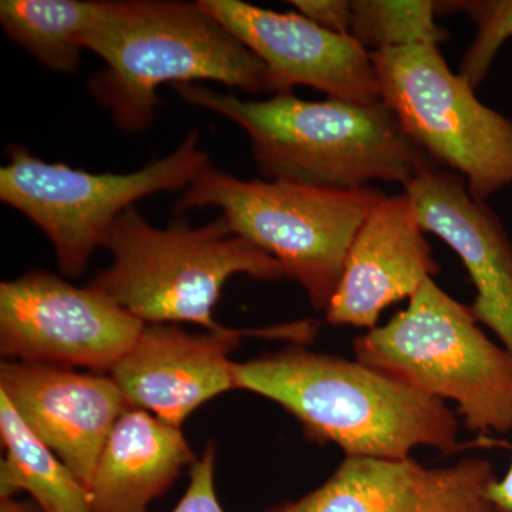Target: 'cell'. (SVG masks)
Segmentation results:
<instances>
[{
    "instance_id": "obj_1",
    "label": "cell",
    "mask_w": 512,
    "mask_h": 512,
    "mask_svg": "<svg viewBox=\"0 0 512 512\" xmlns=\"http://www.w3.org/2000/svg\"><path fill=\"white\" fill-rule=\"evenodd\" d=\"M235 389L284 407L306 439L342 448L346 457L406 460L417 447L444 456L460 450L456 413L357 360L291 346L234 363Z\"/></svg>"
},
{
    "instance_id": "obj_15",
    "label": "cell",
    "mask_w": 512,
    "mask_h": 512,
    "mask_svg": "<svg viewBox=\"0 0 512 512\" xmlns=\"http://www.w3.org/2000/svg\"><path fill=\"white\" fill-rule=\"evenodd\" d=\"M424 232L404 192L380 200L346 255L325 311L330 325L375 329L383 311L412 298L426 279L439 274Z\"/></svg>"
},
{
    "instance_id": "obj_11",
    "label": "cell",
    "mask_w": 512,
    "mask_h": 512,
    "mask_svg": "<svg viewBox=\"0 0 512 512\" xmlns=\"http://www.w3.org/2000/svg\"><path fill=\"white\" fill-rule=\"evenodd\" d=\"M487 458L426 467L406 460L346 457L322 485L265 512H507L490 498Z\"/></svg>"
},
{
    "instance_id": "obj_8",
    "label": "cell",
    "mask_w": 512,
    "mask_h": 512,
    "mask_svg": "<svg viewBox=\"0 0 512 512\" xmlns=\"http://www.w3.org/2000/svg\"><path fill=\"white\" fill-rule=\"evenodd\" d=\"M370 56L380 100L434 163L460 174L478 201L512 185V120L477 99L471 84L448 69L439 45Z\"/></svg>"
},
{
    "instance_id": "obj_6",
    "label": "cell",
    "mask_w": 512,
    "mask_h": 512,
    "mask_svg": "<svg viewBox=\"0 0 512 512\" xmlns=\"http://www.w3.org/2000/svg\"><path fill=\"white\" fill-rule=\"evenodd\" d=\"M386 194L323 190L288 181L241 180L211 163L175 202V212L220 208L235 234L264 249L326 311L357 231Z\"/></svg>"
},
{
    "instance_id": "obj_3",
    "label": "cell",
    "mask_w": 512,
    "mask_h": 512,
    "mask_svg": "<svg viewBox=\"0 0 512 512\" xmlns=\"http://www.w3.org/2000/svg\"><path fill=\"white\" fill-rule=\"evenodd\" d=\"M86 49L103 60L89 89L126 133L153 124L164 84L215 82L258 94L266 67L200 2H106Z\"/></svg>"
},
{
    "instance_id": "obj_21",
    "label": "cell",
    "mask_w": 512,
    "mask_h": 512,
    "mask_svg": "<svg viewBox=\"0 0 512 512\" xmlns=\"http://www.w3.org/2000/svg\"><path fill=\"white\" fill-rule=\"evenodd\" d=\"M215 444L210 441L191 466L190 484L173 512H225L215 493Z\"/></svg>"
},
{
    "instance_id": "obj_4",
    "label": "cell",
    "mask_w": 512,
    "mask_h": 512,
    "mask_svg": "<svg viewBox=\"0 0 512 512\" xmlns=\"http://www.w3.org/2000/svg\"><path fill=\"white\" fill-rule=\"evenodd\" d=\"M104 248L111 264L90 288L146 325L191 322L221 330L214 309L231 276L286 278L274 256L235 234L222 215L200 228L178 222L160 229L131 207L114 221Z\"/></svg>"
},
{
    "instance_id": "obj_14",
    "label": "cell",
    "mask_w": 512,
    "mask_h": 512,
    "mask_svg": "<svg viewBox=\"0 0 512 512\" xmlns=\"http://www.w3.org/2000/svg\"><path fill=\"white\" fill-rule=\"evenodd\" d=\"M404 194L420 227L443 239L466 266L476 288L474 318L512 356V242L503 224L460 174L437 165L414 177Z\"/></svg>"
},
{
    "instance_id": "obj_10",
    "label": "cell",
    "mask_w": 512,
    "mask_h": 512,
    "mask_svg": "<svg viewBox=\"0 0 512 512\" xmlns=\"http://www.w3.org/2000/svg\"><path fill=\"white\" fill-rule=\"evenodd\" d=\"M266 67L268 92L308 86L329 99L380 100L372 56L352 37L316 25L301 13H279L241 0H198Z\"/></svg>"
},
{
    "instance_id": "obj_12",
    "label": "cell",
    "mask_w": 512,
    "mask_h": 512,
    "mask_svg": "<svg viewBox=\"0 0 512 512\" xmlns=\"http://www.w3.org/2000/svg\"><path fill=\"white\" fill-rule=\"evenodd\" d=\"M0 393L89 490L101 450L130 403L113 377L3 360Z\"/></svg>"
},
{
    "instance_id": "obj_13",
    "label": "cell",
    "mask_w": 512,
    "mask_h": 512,
    "mask_svg": "<svg viewBox=\"0 0 512 512\" xmlns=\"http://www.w3.org/2000/svg\"><path fill=\"white\" fill-rule=\"evenodd\" d=\"M247 333L227 326L190 333L171 323H150L110 376L131 407L181 429L202 404L235 389L229 355Z\"/></svg>"
},
{
    "instance_id": "obj_16",
    "label": "cell",
    "mask_w": 512,
    "mask_h": 512,
    "mask_svg": "<svg viewBox=\"0 0 512 512\" xmlns=\"http://www.w3.org/2000/svg\"><path fill=\"white\" fill-rule=\"evenodd\" d=\"M195 454L180 427L130 407L104 444L92 483V512H148Z\"/></svg>"
},
{
    "instance_id": "obj_20",
    "label": "cell",
    "mask_w": 512,
    "mask_h": 512,
    "mask_svg": "<svg viewBox=\"0 0 512 512\" xmlns=\"http://www.w3.org/2000/svg\"><path fill=\"white\" fill-rule=\"evenodd\" d=\"M440 9L461 10L476 23V37L461 60L458 73L476 90L490 72L501 46L512 36V0L436 3V12Z\"/></svg>"
},
{
    "instance_id": "obj_2",
    "label": "cell",
    "mask_w": 512,
    "mask_h": 512,
    "mask_svg": "<svg viewBox=\"0 0 512 512\" xmlns=\"http://www.w3.org/2000/svg\"><path fill=\"white\" fill-rule=\"evenodd\" d=\"M174 90L188 103L238 124L268 181L323 190H359L375 180L406 187L421 171L437 165L407 136L383 100L308 101L293 93L242 100L197 83Z\"/></svg>"
},
{
    "instance_id": "obj_17",
    "label": "cell",
    "mask_w": 512,
    "mask_h": 512,
    "mask_svg": "<svg viewBox=\"0 0 512 512\" xmlns=\"http://www.w3.org/2000/svg\"><path fill=\"white\" fill-rule=\"evenodd\" d=\"M0 434L6 450L0 464V498L26 491L45 512H92L89 490L28 429L2 393Z\"/></svg>"
},
{
    "instance_id": "obj_23",
    "label": "cell",
    "mask_w": 512,
    "mask_h": 512,
    "mask_svg": "<svg viewBox=\"0 0 512 512\" xmlns=\"http://www.w3.org/2000/svg\"><path fill=\"white\" fill-rule=\"evenodd\" d=\"M490 498L498 507L512 512V450L510 467L503 477H498L490 488Z\"/></svg>"
},
{
    "instance_id": "obj_22",
    "label": "cell",
    "mask_w": 512,
    "mask_h": 512,
    "mask_svg": "<svg viewBox=\"0 0 512 512\" xmlns=\"http://www.w3.org/2000/svg\"><path fill=\"white\" fill-rule=\"evenodd\" d=\"M293 8L316 25L348 36L350 2L348 0H292Z\"/></svg>"
},
{
    "instance_id": "obj_24",
    "label": "cell",
    "mask_w": 512,
    "mask_h": 512,
    "mask_svg": "<svg viewBox=\"0 0 512 512\" xmlns=\"http://www.w3.org/2000/svg\"><path fill=\"white\" fill-rule=\"evenodd\" d=\"M0 512H45L33 501H18L15 498H0Z\"/></svg>"
},
{
    "instance_id": "obj_5",
    "label": "cell",
    "mask_w": 512,
    "mask_h": 512,
    "mask_svg": "<svg viewBox=\"0 0 512 512\" xmlns=\"http://www.w3.org/2000/svg\"><path fill=\"white\" fill-rule=\"evenodd\" d=\"M357 362L434 399L453 400L468 430L512 433V356L488 338L470 306L433 279L389 322L353 343Z\"/></svg>"
},
{
    "instance_id": "obj_7",
    "label": "cell",
    "mask_w": 512,
    "mask_h": 512,
    "mask_svg": "<svg viewBox=\"0 0 512 512\" xmlns=\"http://www.w3.org/2000/svg\"><path fill=\"white\" fill-rule=\"evenodd\" d=\"M200 138L191 131L170 156L127 174L47 163L15 144L8 147V164L0 168V201L46 235L63 274L79 278L124 211L158 192L187 188L211 163Z\"/></svg>"
},
{
    "instance_id": "obj_18",
    "label": "cell",
    "mask_w": 512,
    "mask_h": 512,
    "mask_svg": "<svg viewBox=\"0 0 512 512\" xmlns=\"http://www.w3.org/2000/svg\"><path fill=\"white\" fill-rule=\"evenodd\" d=\"M104 5L97 0H2L0 23L12 42L47 69L73 73Z\"/></svg>"
},
{
    "instance_id": "obj_19",
    "label": "cell",
    "mask_w": 512,
    "mask_h": 512,
    "mask_svg": "<svg viewBox=\"0 0 512 512\" xmlns=\"http://www.w3.org/2000/svg\"><path fill=\"white\" fill-rule=\"evenodd\" d=\"M436 3L429 0H350L348 36L367 52L434 43L447 32L437 25Z\"/></svg>"
},
{
    "instance_id": "obj_9",
    "label": "cell",
    "mask_w": 512,
    "mask_h": 512,
    "mask_svg": "<svg viewBox=\"0 0 512 512\" xmlns=\"http://www.w3.org/2000/svg\"><path fill=\"white\" fill-rule=\"evenodd\" d=\"M146 323L45 271L0 285V350L13 362L110 373Z\"/></svg>"
}]
</instances>
